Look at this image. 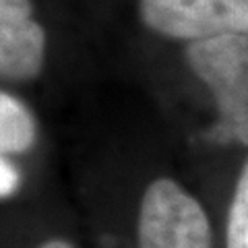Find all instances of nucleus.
I'll return each mask as SVG.
<instances>
[{"label":"nucleus","mask_w":248,"mask_h":248,"mask_svg":"<svg viewBox=\"0 0 248 248\" xmlns=\"http://www.w3.org/2000/svg\"><path fill=\"white\" fill-rule=\"evenodd\" d=\"M184 56L190 71L213 93L219 110V122L209 130V139L248 145V35L190 42Z\"/></svg>","instance_id":"nucleus-1"},{"label":"nucleus","mask_w":248,"mask_h":248,"mask_svg":"<svg viewBox=\"0 0 248 248\" xmlns=\"http://www.w3.org/2000/svg\"><path fill=\"white\" fill-rule=\"evenodd\" d=\"M139 248H211V228L203 207L170 178L151 182L143 195Z\"/></svg>","instance_id":"nucleus-2"},{"label":"nucleus","mask_w":248,"mask_h":248,"mask_svg":"<svg viewBox=\"0 0 248 248\" xmlns=\"http://www.w3.org/2000/svg\"><path fill=\"white\" fill-rule=\"evenodd\" d=\"M141 21L170 40L248 35V0H139Z\"/></svg>","instance_id":"nucleus-3"},{"label":"nucleus","mask_w":248,"mask_h":248,"mask_svg":"<svg viewBox=\"0 0 248 248\" xmlns=\"http://www.w3.org/2000/svg\"><path fill=\"white\" fill-rule=\"evenodd\" d=\"M46 44L31 0H0V79H35L46 62Z\"/></svg>","instance_id":"nucleus-4"},{"label":"nucleus","mask_w":248,"mask_h":248,"mask_svg":"<svg viewBox=\"0 0 248 248\" xmlns=\"http://www.w3.org/2000/svg\"><path fill=\"white\" fill-rule=\"evenodd\" d=\"M37 137V122L17 95L0 91V155L29 151Z\"/></svg>","instance_id":"nucleus-5"},{"label":"nucleus","mask_w":248,"mask_h":248,"mask_svg":"<svg viewBox=\"0 0 248 248\" xmlns=\"http://www.w3.org/2000/svg\"><path fill=\"white\" fill-rule=\"evenodd\" d=\"M228 248H248V161L240 172L228 215Z\"/></svg>","instance_id":"nucleus-6"},{"label":"nucleus","mask_w":248,"mask_h":248,"mask_svg":"<svg viewBox=\"0 0 248 248\" xmlns=\"http://www.w3.org/2000/svg\"><path fill=\"white\" fill-rule=\"evenodd\" d=\"M21 186V174L15 168L6 155H0V199H9Z\"/></svg>","instance_id":"nucleus-7"},{"label":"nucleus","mask_w":248,"mask_h":248,"mask_svg":"<svg viewBox=\"0 0 248 248\" xmlns=\"http://www.w3.org/2000/svg\"><path fill=\"white\" fill-rule=\"evenodd\" d=\"M40 248H73V244H68L66 240H50V242L42 244Z\"/></svg>","instance_id":"nucleus-8"}]
</instances>
